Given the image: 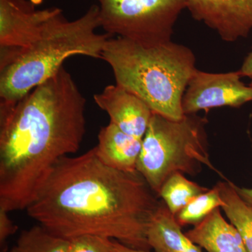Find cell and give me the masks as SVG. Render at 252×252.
Wrapping results in <instances>:
<instances>
[{
	"label": "cell",
	"instance_id": "cell-19",
	"mask_svg": "<svg viewBox=\"0 0 252 252\" xmlns=\"http://www.w3.org/2000/svg\"><path fill=\"white\" fill-rule=\"evenodd\" d=\"M17 225L13 223L9 216V212L0 208V248L1 252L7 250V239L17 231Z\"/></svg>",
	"mask_w": 252,
	"mask_h": 252
},
{
	"label": "cell",
	"instance_id": "cell-7",
	"mask_svg": "<svg viewBox=\"0 0 252 252\" xmlns=\"http://www.w3.org/2000/svg\"><path fill=\"white\" fill-rule=\"evenodd\" d=\"M238 72L210 73L197 69L182 99L185 114L219 107H239L252 102V84L246 85Z\"/></svg>",
	"mask_w": 252,
	"mask_h": 252
},
{
	"label": "cell",
	"instance_id": "cell-2",
	"mask_svg": "<svg viewBox=\"0 0 252 252\" xmlns=\"http://www.w3.org/2000/svg\"><path fill=\"white\" fill-rule=\"evenodd\" d=\"M86 99L64 67L15 103L0 102V208L23 210L86 133Z\"/></svg>",
	"mask_w": 252,
	"mask_h": 252
},
{
	"label": "cell",
	"instance_id": "cell-6",
	"mask_svg": "<svg viewBox=\"0 0 252 252\" xmlns=\"http://www.w3.org/2000/svg\"><path fill=\"white\" fill-rule=\"evenodd\" d=\"M100 28L113 37L144 44L172 40L186 0H97Z\"/></svg>",
	"mask_w": 252,
	"mask_h": 252
},
{
	"label": "cell",
	"instance_id": "cell-16",
	"mask_svg": "<svg viewBox=\"0 0 252 252\" xmlns=\"http://www.w3.org/2000/svg\"><path fill=\"white\" fill-rule=\"evenodd\" d=\"M69 243L39 224L23 230L9 252H67Z\"/></svg>",
	"mask_w": 252,
	"mask_h": 252
},
{
	"label": "cell",
	"instance_id": "cell-5",
	"mask_svg": "<svg viewBox=\"0 0 252 252\" xmlns=\"http://www.w3.org/2000/svg\"><path fill=\"white\" fill-rule=\"evenodd\" d=\"M205 124L195 114L175 121L154 113L142 139L137 171L158 196L165 181L177 172L193 176L203 165L218 172L210 160Z\"/></svg>",
	"mask_w": 252,
	"mask_h": 252
},
{
	"label": "cell",
	"instance_id": "cell-8",
	"mask_svg": "<svg viewBox=\"0 0 252 252\" xmlns=\"http://www.w3.org/2000/svg\"><path fill=\"white\" fill-rule=\"evenodd\" d=\"M58 7L37 10L28 0H0V49H21L37 41Z\"/></svg>",
	"mask_w": 252,
	"mask_h": 252
},
{
	"label": "cell",
	"instance_id": "cell-22",
	"mask_svg": "<svg viewBox=\"0 0 252 252\" xmlns=\"http://www.w3.org/2000/svg\"><path fill=\"white\" fill-rule=\"evenodd\" d=\"M235 188L240 196L252 207V189L240 188L238 186L235 185Z\"/></svg>",
	"mask_w": 252,
	"mask_h": 252
},
{
	"label": "cell",
	"instance_id": "cell-14",
	"mask_svg": "<svg viewBox=\"0 0 252 252\" xmlns=\"http://www.w3.org/2000/svg\"><path fill=\"white\" fill-rule=\"evenodd\" d=\"M217 185L225 203L222 210L230 223L238 229L247 252H252V207L240 196L234 184L228 181Z\"/></svg>",
	"mask_w": 252,
	"mask_h": 252
},
{
	"label": "cell",
	"instance_id": "cell-12",
	"mask_svg": "<svg viewBox=\"0 0 252 252\" xmlns=\"http://www.w3.org/2000/svg\"><path fill=\"white\" fill-rule=\"evenodd\" d=\"M185 234L207 252H248L238 229L215 209Z\"/></svg>",
	"mask_w": 252,
	"mask_h": 252
},
{
	"label": "cell",
	"instance_id": "cell-18",
	"mask_svg": "<svg viewBox=\"0 0 252 252\" xmlns=\"http://www.w3.org/2000/svg\"><path fill=\"white\" fill-rule=\"evenodd\" d=\"M112 239L96 235H82L69 240L67 252H112Z\"/></svg>",
	"mask_w": 252,
	"mask_h": 252
},
{
	"label": "cell",
	"instance_id": "cell-3",
	"mask_svg": "<svg viewBox=\"0 0 252 252\" xmlns=\"http://www.w3.org/2000/svg\"><path fill=\"white\" fill-rule=\"evenodd\" d=\"M102 59L112 68L116 84L140 97L152 112L172 120L185 117L182 99L197 70L195 54L187 46L111 37Z\"/></svg>",
	"mask_w": 252,
	"mask_h": 252
},
{
	"label": "cell",
	"instance_id": "cell-17",
	"mask_svg": "<svg viewBox=\"0 0 252 252\" xmlns=\"http://www.w3.org/2000/svg\"><path fill=\"white\" fill-rule=\"evenodd\" d=\"M224 205L220 189L216 185L191 200L176 215V220L182 227L187 225H195L206 218L215 209L221 208Z\"/></svg>",
	"mask_w": 252,
	"mask_h": 252
},
{
	"label": "cell",
	"instance_id": "cell-1",
	"mask_svg": "<svg viewBox=\"0 0 252 252\" xmlns=\"http://www.w3.org/2000/svg\"><path fill=\"white\" fill-rule=\"evenodd\" d=\"M157 195L138 172L105 165L93 148L61 158L26 210L60 238L100 235L149 252L147 228Z\"/></svg>",
	"mask_w": 252,
	"mask_h": 252
},
{
	"label": "cell",
	"instance_id": "cell-15",
	"mask_svg": "<svg viewBox=\"0 0 252 252\" xmlns=\"http://www.w3.org/2000/svg\"><path fill=\"white\" fill-rule=\"evenodd\" d=\"M209 189L189 180L184 174H174L162 186L158 196L172 215H176L191 200Z\"/></svg>",
	"mask_w": 252,
	"mask_h": 252
},
{
	"label": "cell",
	"instance_id": "cell-21",
	"mask_svg": "<svg viewBox=\"0 0 252 252\" xmlns=\"http://www.w3.org/2000/svg\"><path fill=\"white\" fill-rule=\"evenodd\" d=\"M112 252H149L144 250H137L126 246L124 244L119 243L117 240H113Z\"/></svg>",
	"mask_w": 252,
	"mask_h": 252
},
{
	"label": "cell",
	"instance_id": "cell-13",
	"mask_svg": "<svg viewBox=\"0 0 252 252\" xmlns=\"http://www.w3.org/2000/svg\"><path fill=\"white\" fill-rule=\"evenodd\" d=\"M147 238L156 252H203L182 232L175 215L163 201L160 202L149 220Z\"/></svg>",
	"mask_w": 252,
	"mask_h": 252
},
{
	"label": "cell",
	"instance_id": "cell-20",
	"mask_svg": "<svg viewBox=\"0 0 252 252\" xmlns=\"http://www.w3.org/2000/svg\"><path fill=\"white\" fill-rule=\"evenodd\" d=\"M238 72L242 77H247L251 79L252 84V51L244 60L243 64Z\"/></svg>",
	"mask_w": 252,
	"mask_h": 252
},
{
	"label": "cell",
	"instance_id": "cell-4",
	"mask_svg": "<svg viewBox=\"0 0 252 252\" xmlns=\"http://www.w3.org/2000/svg\"><path fill=\"white\" fill-rule=\"evenodd\" d=\"M99 28V6L93 4L74 21H68L63 12L56 15L42 36L27 48L1 49L0 102H18L56 75L69 58L102 59L104 46L112 36L97 33Z\"/></svg>",
	"mask_w": 252,
	"mask_h": 252
},
{
	"label": "cell",
	"instance_id": "cell-11",
	"mask_svg": "<svg viewBox=\"0 0 252 252\" xmlns=\"http://www.w3.org/2000/svg\"><path fill=\"white\" fill-rule=\"evenodd\" d=\"M97 138L94 148L101 161L122 171H137L142 140L127 135L110 122L101 128Z\"/></svg>",
	"mask_w": 252,
	"mask_h": 252
},
{
	"label": "cell",
	"instance_id": "cell-9",
	"mask_svg": "<svg viewBox=\"0 0 252 252\" xmlns=\"http://www.w3.org/2000/svg\"><path fill=\"white\" fill-rule=\"evenodd\" d=\"M194 19L216 32L226 42L247 38L252 32V0H186Z\"/></svg>",
	"mask_w": 252,
	"mask_h": 252
},
{
	"label": "cell",
	"instance_id": "cell-10",
	"mask_svg": "<svg viewBox=\"0 0 252 252\" xmlns=\"http://www.w3.org/2000/svg\"><path fill=\"white\" fill-rule=\"evenodd\" d=\"M94 98L110 123L127 135L143 139L154 112L140 97L115 84L106 86Z\"/></svg>",
	"mask_w": 252,
	"mask_h": 252
}]
</instances>
